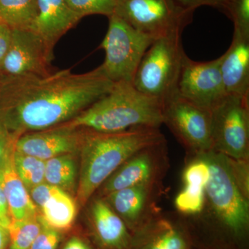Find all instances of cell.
Wrapping results in <instances>:
<instances>
[{
    "mask_svg": "<svg viewBox=\"0 0 249 249\" xmlns=\"http://www.w3.org/2000/svg\"><path fill=\"white\" fill-rule=\"evenodd\" d=\"M98 68L41 76H0V128L18 139L66 124L114 86Z\"/></svg>",
    "mask_w": 249,
    "mask_h": 249,
    "instance_id": "cell-1",
    "label": "cell"
},
{
    "mask_svg": "<svg viewBox=\"0 0 249 249\" xmlns=\"http://www.w3.org/2000/svg\"><path fill=\"white\" fill-rule=\"evenodd\" d=\"M165 142L160 128L137 127L114 133L85 129L80 146L77 199L81 206L89 200L107 178L125 160L145 147Z\"/></svg>",
    "mask_w": 249,
    "mask_h": 249,
    "instance_id": "cell-2",
    "label": "cell"
},
{
    "mask_svg": "<svg viewBox=\"0 0 249 249\" xmlns=\"http://www.w3.org/2000/svg\"><path fill=\"white\" fill-rule=\"evenodd\" d=\"M73 127L103 133L137 127L160 128L163 104L134 88L132 83H114L110 91L66 123Z\"/></svg>",
    "mask_w": 249,
    "mask_h": 249,
    "instance_id": "cell-3",
    "label": "cell"
},
{
    "mask_svg": "<svg viewBox=\"0 0 249 249\" xmlns=\"http://www.w3.org/2000/svg\"><path fill=\"white\" fill-rule=\"evenodd\" d=\"M201 155L210 168L205 188L206 203L223 227L232 235L242 238L249 228V198L236 183L227 157L212 150Z\"/></svg>",
    "mask_w": 249,
    "mask_h": 249,
    "instance_id": "cell-4",
    "label": "cell"
},
{
    "mask_svg": "<svg viewBox=\"0 0 249 249\" xmlns=\"http://www.w3.org/2000/svg\"><path fill=\"white\" fill-rule=\"evenodd\" d=\"M185 55L181 36L156 39L144 53L132 85L141 92L159 100L163 106L165 101L177 93Z\"/></svg>",
    "mask_w": 249,
    "mask_h": 249,
    "instance_id": "cell-5",
    "label": "cell"
},
{
    "mask_svg": "<svg viewBox=\"0 0 249 249\" xmlns=\"http://www.w3.org/2000/svg\"><path fill=\"white\" fill-rule=\"evenodd\" d=\"M107 34L101 47L106 58L98 67L113 83H132L141 60L154 39L144 35L113 14L109 16Z\"/></svg>",
    "mask_w": 249,
    "mask_h": 249,
    "instance_id": "cell-6",
    "label": "cell"
},
{
    "mask_svg": "<svg viewBox=\"0 0 249 249\" xmlns=\"http://www.w3.org/2000/svg\"><path fill=\"white\" fill-rule=\"evenodd\" d=\"M193 13L183 9L175 0H116L114 14L156 40L181 36L192 22Z\"/></svg>",
    "mask_w": 249,
    "mask_h": 249,
    "instance_id": "cell-7",
    "label": "cell"
},
{
    "mask_svg": "<svg viewBox=\"0 0 249 249\" xmlns=\"http://www.w3.org/2000/svg\"><path fill=\"white\" fill-rule=\"evenodd\" d=\"M211 114L212 151L249 160V96L227 94Z\"/></svg>",
    "mask_w": 249,
    "mask_h": 249,
    "instance_id": "cell-8",
    "label": "cell"
},
{
    "mask_svg": "<svg viewBox=\"0 0 249 249\" xmlns=\"http://www.w3.org/2000/svg\"><path fill=\"white\" fill-rule=\"evenodd\" d=\"M163 124L190 155H199L212 150L209 109L187 101L177 93L163 103Z\"/></svg>",
    "mask_w": 249,
    "mask_h": 249,
    "instance_id": "cell-9",
    "label": "cell"
},
{
    "mask_svg": "<svg viewBox=\"0 0 249 249\" xmlns=\"http://www.w3.org/2000/svg\"><path fill=\"white\" fill-rule=\"evenodd\" d=\"M169 166L166 141L136 152L98 188V196L137 185H161Z\"/></svg>",
    "mask_w": 249,
    "mask_h": 249,
    "instance_id": "cell-10",
    "label": "cell"
},
{
    "mask_svg": "<svg viewBox=\"0 0 249 249\" xmlns=\"http://www.w3.org/2000/svg\"><path fill=\"white\" fill-rule=\"evenodd\" d=\"M53 49L36 31L12 29L9 48L0 65V76L48 74Z\"/></svg>",
    "mask_w": 249,
    "mask_h": 249,
    "instance_id": "cell-11",
    "label": "cell"
},
{
    "mask_svg": "<svg viewBox=\"0 0 249 249\" xmlns=\"http://www.w3.org/2000/svg\"><path fill=\"white\" fill-rule=\"evenodd\" d=\"M221 58L196 62L183 58L177 93L187 101L211 110L227 95L220 71Z\"/></svg>",
    "mask_w": 249,
    "mask_h": 249,
    "instance_id": "cell-12",
    "label": "cell"
},
{
    "mask_svg": "<svg viewBox=\"0 0 249 249\" xmlns=\"http://www.w3.org/2000/svg\"><path fill=\"white\" fill-rule=\"evenodd\" d=\"M160 185H137L103 196L129 230L138 231L159 215Z\"/></svg>",
    "mask_w": 249,
    "mask_h": 249,
    "instance_id": "cell-13",
    "label": "cell"
},
{
    "mask_svg": "<svg viewBox=\"0 0 249 249\" xmlns=\"http://www.w3.org/2000/svg\"><path fill=\"white\" fill-rule=\"evenodd\" d=\"M85 129L62 124L52 128L21 135L15 142V151L43 160L80 151Z\"/></svg>",
    "mask_w": 249,
    "mask_h": 249,
    "instance_id": "cell-14",
    "label": "cell"
},
{
    "mask_svg": "<svg viewBox=\"0 0 249 249\" xmlns=\"http://www.w3.org/2000/svg\"><path fill=\"white\" fill-rule=\"evenodd\" d=\"M31 199L41 211V217L49 227L62 231L71 227L76 216V205L66 192L47 183L29 191Z\"/></svg>",
    "mask_w": 249,
    "mask_h": 249,
    "instance_id": "cell-15",
    "label": "cell"
},
{
    "mask_svg": "<svg viewBox=\"0 0 249 249\" xmlns=\"http://www.w3.org/2000/svg\"><path fill=\"white\" fill-rule=\"evenodd\" d=\"M90 221L95 237L105 249H130L132 236L123 219L107 201L98 196L89 208Z\"/></svg>",
    "mask_w": 249,
    "mask_h": 249,
    "instance_id": "cell-16",
    "label": "cell"
},
{
    "mask_svg": "<svg viewBox=\"0 0 249 249\" xmlns=\"http://www.w3.org/2000/svg\"><path fill=\"white\" fill-rule=\"evenodd\" d=\"M220 58L227 94L249 96V38L233 35L231 45Z\"/></svg>",
    "mask_w": 249,
    "mask_h": 249,
    "instance_id": "cell-17",
    "label": "cell"
},
{
    "mask_svg": "<svg viewBox=\"0 0 249 249\" xmlns=\"http://www.w3.org/2000/svg\"><path fill=\"white\" fill-rule=\"evenodd\" d=\"M38 17L34 30L53 48L67 31L79 22L78 17L65 0H36Z\"/></svg>",
    "mask_w": 249,
    "mask_h": 249,
    "instance_id": "cell-18",
    "label": "cell"
},
{
    "mask_svg": "<svg viewBox=\"0 0 249 249\" xmlns=\"http://www.w3.org/2000/svg\"><path fill=\"white\" fill-rule=\"evenodd\" d=\"M130 249H189V245L179 228L158 215L135 232Z\"/></svg>",
    "mask_w": 249,
    "mask_h": 249,
    "instance_id": "cell-19",
    "label": "cell"
},
{
    "mask_svg": "<svg viewBox=\"0 0 249 249\" xmlns=\"http://www.w3.org/2000/svg\"><path fill=\"white\" fill-rule=\"evenodd\" d=\"M13 156L0 168V186L7 200L11 220L21 221L38 215V209L15 170Z\"/></svg>",
    "mask_w": 249,
    "mask_h": 249,
    "instance_id": "cell-20",
    "label": "cell"
},
{
    "mask_svg": "<svg viewBox=\"0 0 249 249\" xmlns=\"http://www.w3.org/2000/svg\"><path fill=\"white\" fill-rule=\"evenodd\" d=\"M37 17L36 0H0V23L11 29L34 30Z\"/></svg>",
    "mask_w": 249,
    "mask_h": 249,
    "instance_id": "cell-21",
    "label": "cell"
},
{
    "mask_svg": "<svg viewBox=\"0 0 249 249\" xmlns=\"http://www.w3.org/2000/svg\"><path fill=\"white\" fill-rule=\"evenodd\" d=\"M73 155L75 154H67L46 160L45 182L57 187L68 194L77 189L78 172Z\"/></svg>",
    "mask_w": 249,
    "mask_h": 249,
    "instance_id": "cell-22",
    "label": "cell"
},
{
    "mask_svg": "<svg viewBox=\"0 0 249 249\" xmlns=\"http://www.w3.org/2000/svg\"><path fill=\"white\" fill-rule=\"evenodd\" d=\"M13 161L18 176L28 191L45 183V160L14 150Z\"/></svg>",
    "mask_w": 249,
    "mask_h": 249,
    "instance_id": "cell-23",
    "label": "cell"
},
{
    "mask_svg": "<svg viewBox=\"0 0 249 249\" xmlns=\"http://www.w3.org/2000/svg\"><path fill=\"white\" fill-rule=\"evenodd\" d=\"M40 214L21 221H11L8 227L9 249H29L42 230Z\"/></svg>",
    "mask_w": 249,
    "mask_h": 249,
    "instance_id": "cell-24",
    "label": "cell"
},
{
    "mask_svg": "<svg viewBox=\"0 0 249 249\" xmlns=\"http://www.w3.org/2000/svg\"><path fill=\"white\" fill-rule=\"evenodd\" d=\"M206 205L205 188L184 186L175 199V206L180 213L195 215L200 213Z\"/></svg>",
    "mask_w": 249,
    "mask_h": 249,
    "instance_id": "cell-25",
    "label": "cell"
},
{
    "mask_svg": "<svg viewBox=\"0 0 249 249\" xmlns=\"http://www.w3.org/2000/svg\"><path fill=\"white\" fill-rule=\"evenodd\" d=\"M67 6L80 19L91 15L114 14L116 0H65Z\"/></svg>",
    "mask_w": 249,
    "mask_h": 249,
    "instance_id": "cell-26",
    "label": "cell"
},
{
    "mask_svg": "<svg viewBox=\"0 0 249 249\" xmlns=\"http://www.w3.org/2000/svg\"><path fill=\"white\" fill-rule=\"evenodd\" d=\"M209 178V165L204 156H193L183 170L182 179L184 186L206 188Z\"/></svg>",
    "mask_w": 249,
    "mask_h": 249,
    "instance_id": "cell-27",
    "label": "cell"
},
{
    "mask_svg": "<svg viewBox=\"0 0 249 249\" xmlns=\"http://www.w3.org/2000/svg\"><path fill=\"white\" fill-rule=\"evenodd\" d=\"M225 14L233 22V35L249 38V0H230Z\"/></svg>",
    "mask_w": 249,
    "mask_h": 249,
    "instance_id": "cell-28",
    "label": "cell"
},
{
    "mask_svg": "<svg viewBox=\"0 0 249 249\" xmlns=\"http://www.w3.org/2000/svg\"><path fill=\"white\" fill-rule=\"evenodd\" d=\"M61 239V231L49 227L43 220L42 230L29 249H57Z\"/></svg>",
    "mask_w": 249,
    "mask_h": 249,
    "instance_id": "cell-29",
    "label": "cell"
},
{
    "mask_svg": "<svg viewBox=\"0 0 249 249\" xmlns=\"http://www.w3.org/2000/svg\"><path fill=\"white\" fill-rule=\"evenodd\" d=\"M229 158V165L236 183L244 195L249 198V160H237Z\"/></svg>",
    "mask_w": 249,
    "mask_h": 249,
    "instance_id": "cell-30",
    "label": "cell"
},
{
    "mask_svg": "<svg viewBox=\"0 0 249 249\" xmlns=\"http://www.w3.org/2000/svg\"><path fill=\"white\" fill-rule=\"evenodd\" d=\"M177 4L183 9L194 12L196 8L201 6H210L216 8L225 14L230 0H175Z\"/></svg>",
    "mask_w": 249,
    "mask_h": 249,
    "instance_id": "cell-31",
    "label": "cell"
},
{
    "mask_svg": "<svg viewBox=\"0 0 249 249\" xmlns=\"http://www.w3.org/2000/svg\"><path fill=\"white\" fill-rule=\"evenodd\" d=\"M16 139L0 128V168L14 154Z\"/></svg>",
    "mask_w": 249,
    "mask_h": 249,
    "instance_id": "cell-32",
    "label": "cell"
},
{
    "mask_svg": "<svg viewBox=\"0 0 249 249\" xmlns=\"http://www.w3.org/2000/svg\"><path fill=\"white\" fill-rule=\"evenodd\" d=\"M12 29L6 24L0 23V65L4 60L11 43Z\"/></svg>",
    "mask_w": 249,
    "mask_h": 249,
    "instance_id": "cell-33",
    "label": "cell"
},
{
    "mask_svg": "<svg viewBox=\"0 0 249 249\" xmlns=\"http://www.w3.org/2000/svg\"><path fill=\"white\" fill-rule=\"evenodd\" d=\"M11 221L7 200L2 188L0 186V224L8 229Z\"/></svg>",
    "mask_w": 249,
    "mask_h": 249,
    "instance_id": "cell-34",
    "label": "cell"
},
{
    "mask_svg": "<svg viewBox=\"0 0 249 249\" xmlns=\"http://www.w3.org/2000/svg\"><path fill=\"white\" fill-rule=\"evenodd\" d=\"M62 249H93L86 242L78 236H72L65 242Z\"/></svg>",
    "mask_w": 249,
    "mask_h": 249,
    "instance_id": "cell-35",
    "label": "cell"
},
{
    "mask_svg": "<svg viewBox=\"0 0 249 249\" xmlns=\"http://www.w3.org/2000/svg\"><path fill=\"white\" fill-rule=\"evenodd\" d=\"M9 243V231L0 224V249H7Z\"/></svg>",
    "mask_w": 249,
    "mask_h": 249,
    "instance_id": "cell-36",
    "label": "cell"
}]
</instances>
